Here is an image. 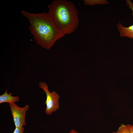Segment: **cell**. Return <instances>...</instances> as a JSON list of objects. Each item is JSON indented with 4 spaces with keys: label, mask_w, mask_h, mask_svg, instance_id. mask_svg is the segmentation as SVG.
<instances>
[{
    "label": "cell",
    "mask_w": 133,
    "mask_h": 133,
    "mask_svg": "<svg viewBox=\"0 0 133 133\" xmlns=\"http://www.w3.org/2000/svg\"><path fill=\"white\" fill-rule=\"evenodd\" d=\"M20 12L28 20L30 33L37 44L42 48L50 50L57 40L65 36L57 27L48 12L35 14L25 10Z\"/></svg>",
    "instance_id": "6da1fadb"
},
{
    "label": "cell",
    "mask_w": 133,
    "mask_h": 133,
    "mask_svg": "<svg viewBox=\"0 0 133 133\" xmlns=\"http://www.w3.org/2000/svg\"><path fill=\"white\" fill-rule=\"evenodd\" d=\"M48 12L57 28L64 34L77 29L79 23V12L73 3L66 0H54L48 6Z\"/></svg>",
    "instance_id": "7a4b0ae2"
},
{
    "label": "cell",
    "mask_w": 133,
    "mask_h": 133,
    "mask_svg": "<svg viewBox=\"0 0 133 133\" xmlns=\"http://www.w3.org/2000/svg\"><path fill=\"white\" fill-rule=\"evenodd\" d=\"M39 87L43 90V92H45L46 96V100L44 103L46 105L45 112L48 115H50L59 108V95L54 91L50 92L46 83L39 82Z\"/></svg>",
    "instance_id": "3957f363"
},
{
    "label": "cell",
    "mask_w": 133,
    "mask_h": 133,
    "mask_svg": "<svg viewBox=\"0 0 133 133\" xmlns=\"http://www.w3.org/2000/svg\"><path fill=\"white\" fill-rule=\"evenodd\" d=\"M14 122L16 128H21L26 125L25 120L26 112L29 106L26 105L23 107L17 106L15 103H9Z\"/></svg>",
    "instance_id": "277c9868"
},
{
    "label": "cell",
    "mask_w": 133,
    "mask_h": 133,
    "mask_svg": "<svg viewBox=\"0 0 133 133\" xmlns=\"http://www.w3.org/2000/svg\"><path fill=\"white\" fill-rule=\"evenodd\" d=\"M117 27L121 37L133 39V24L128 27H125L119 23L117 24Z\"/></svg>",
    "instance_id": "5b68a950"
},
{
    "label": "cell",
    "mask_w": 133,
    "mask_h": 133,
    "mask_svg": "<svg viewBox=\"0 0 133 133\" xmlns=\"http://www.w3.org/2000/svg\"><path fill=\"white\" fill-rule=\"evenodd\" d=\"M12 94L10 92L7 93V90H6L5 92L0 95V103L7 102L10 104H12L19 101L18 96H14L12 95Z\"/></svg>",
    "instance_id": "8992f818"
},
{
    "label": "cell",
    "mask_w": 133,
    "mask_h": 133,
    "mask_svg": "<svg viewBox=\"0 0 133 133\" xmlns=\"http://www.w3.org/2000/svg\"><path fill=\"white\" fill-rule=\"evenodd\" d=\"M84 4L87 5L92 6L98 4L105 5L109 3L106 0H84Z\"/></svg>",
    "instance_id": "52a82bcc"
},
{
    "label": "cell",
    "mask_w": 133,
    "mask_h": 133,
    "mask_svg": "<svg viewBox=\"0 0 133 133\" xmlns=\"http://www.w3.org/2000/svg\"><path fill=\"white\" fill-rule=\"evenodd\" d=\"M111 133H130L128 124H121L117 131Z\"/></svg>",
    "instance_id": "ba28073f"
},
{
    "label": "cell",
    "mask_w": 133,
    "mask_h": 133,
    "mask_svg": "<svg viewBox=\"0 0 133 133\" xmlns=\"http://www.w3.org/2000/svg\"><path fill=\"white\" fill-rule=\"evenodd\" d=\"M25 129L24 127L16 128L13 133H24Z\"/></svg>",
    "instance_id": "9c48e42d"
},
{
    "label": "cell",
    "mask_w": 133,
    "mask_h": 133,
    "mask_svg": "<svg viewBox=\"0 0 133 133\" xmlns=\"http://www.w3.org/2000/svg\"><path fill=\"white\" fill-rule=\"evenodd\" d=\"M130 133H133V125L128 124Z\"/></svg>",
    "instance_id": "30bf717a"
},
{
    "label": "cell",
    "mask_w": 133,
    "mask_h": 133,
    "mask_svg": "<svg viewBox=\"0 0 133 133\" xmlns=\"http://www.w3.org/2000/svg\"><path fill=\"white\" fill-rule=\"evenodd\" d=\"M69 133H80L79 132H78L74 129H72L71 130Z\"/></svg>",
    "instance_id": "8fae6325"
}]
</instances>
